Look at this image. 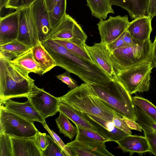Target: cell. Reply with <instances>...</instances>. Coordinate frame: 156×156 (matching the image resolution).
<instances>
[{
  "label": "cell",
  "instance_id": "6da1fadb",
  "mask_svg": "<svg viewBox=\"0 0 156 156\" xmlns=\"http://www.w3.org/2000/svg\"><path fill=\"white\" fill-rule=\"evenodd\" d=\"M41 43L56 66L76 75L85 83L99 84L110 80L111 76L98 65L75 54L53 39L49 38Z\"/></svg>",
  "mask_w": 156,
  "mask_h": 156
},
{
  "label": "cell",
  "instance_id": "7a4b0ae2",
  "mask_svg": "<svg viewBox=\"0 0 156 156\" xmlns=\"http://www.w3.org/2000/svg\"><path fill=\"white\" fill-rule=\"evenodd\" d=\"M58 98L60 102L65 103L78 111L107 121L112 122L114 115H118L85 83Z\"/></svg>",
  "mask_w": 156,
  "mask_h": 156
},
{
  "label": "cell",
  "instance_id": "3957f363",
  "mask_svg": "<svg viewBox=\"0 0 156 156\" xmlns=\"http://www.w3.org/2000/svg\"><path fill=\"white\" fill-rule=\"evenodd\" d=\"M110 80L89 85L95 94L119 116L135 121L137 115L132 97L116 75Z\"/></svg>",
  "mask_w": 156,
  "mask_h": 156
},
{
  "label": "cell",
  "instance_id": "277c9868",
  "mask_svg": "<svg viewBox=\"0 0 156 156\" xmlns=\"http://www.w3.org/2000/svg\"><path fill=\"white\" fill-rule=\"evenodd\" d=\"M34 80L29 74L0 57V102L15 98L27 97Z\"/></svg>",
  "mask_w": 156,
  "mask_h": 156
},
{
  "label": "cell",
  "instance_id": "5b68a950",
  "mask_svg": "<svg viewBox=\"0 0 156 156\" xmlns=\"http://www.w3.org/2000/svg\"><path fill=\"white\" fill-rule=\"evenodd\" d=\"M152 43L150 39L140 44L126 46L110 53L115 73L140 64L151 62Z\"/></svg>",
  "mask_w": 156,
  "mask_h": 156
},
{
  "label": "cell",
  "instance_id": "8992f818",
  "mask_svg": "<svg viewBox=\"0 0 156 156\" xmlns=\"http://www.w3.org/2000/svg\"><path fill=\"white\" fill-rule=\"evenodd\" d=\"M153 68L151 63L142 64L116 73L120 82L130 95L149 90L151 74Z\"/></svg>",
  "mask_w": 156,
  "mask_h": 156
},
{
  "label": "cell",
  "instance_id": "52a82bcc",
  "mask_svg": "<svg viewBox=\"0 0 156 156\" xmlns=\"http://www.w3.org/2000/svg\"><path fill=\"white\" fill-rule=\"evenodd\" d=\"M39 131L34 122L0 107V133L10 136L33 138Z\"/></svg>",
  "mask_w": 156,
  "mask_h": 156
},
{
  "label": "cell",
  "instance_id": "ba28073f",
  "mask_svg": "<svg viewBox=\"0 0 156 156\" xmlns=\"http://www.w3.org/2000/svg\"><path fill=\"white\" fill-rule=\"evenodd\" d=\"M49 38L68 41L83 48L87 36L75 20L66 14L52 30Z\"/></svg>",
  "mask_w": 156,
  "mask_h": 156
},
{
  "label": "cell",
  "instance_id": "9c48e42d",
  "mask_svg": "<svg viewBox=\"0 0 156 156\" xmlns=\"http://www.w3.org/2000/svg\"><path fill=\"white\" fill-rule=\"evenodd\" d=\"M27 98L45 119L58 112L60 102L58 98L51 94L43 88H38L34 83Z\"/></svg>",
  "mask_w": 156,
  "mask_h": 156
},
{
  "label": "cell",
  "instance_id": "30bf717a",
  "mask_svg": "<svg viewBox=\"0 0 156 156\" xmlns=\"http://www.w3.org/2000/svg\"><path fill=\"white\" fill-rule=\"evenodd\" d=\"M18 10L19 23L17 39L31 48L41 42L30 6Z\"/></svg>",
  "mask_w": 156,
  "mask_h": 156
},
{
  "label": "cell",
  "instance_id": "8fae6325",
  "mask_svg": "<svg viewBox=\"0 0 156 156\" xmlns=\"http://www.w3.org/2000/svg\"><path fill=\"white\" fill-rule=\"evenodd\" d=\"M129 22L127 15L110 16L106 20H100L97 24L101 41L106 45L118 38L126 30Z\"/></svg>",
  "mask_w": 156,
  "mask_h": 156
},
{
  "label": "cell",
  "instance_id": "7c38bea8",
  "mask_svg": "<svg viewBox=\"0 0 156 156\" xmlns=\"http://www.w3.org/2000/svg\"><path fill=\"white\" fill-rule=\"evenodd\" d=\"M39 41H45L52 32L48 12L44 0H36L30 5Z\"/></svg>",
  "mask_w": 156,
  "mask_h": 156
},
{
  "label": "cell",
  "instance_id": "4fadbf2b",
  "mask_svg": "<svg viewBox=\"0 0 156 156\" xmlns=\"http://www.w3.org/2000/svg\"><path fill=\"white\" fill-rule=\"evenodd\" d=\"M84 48L92 61L110 76L116 75L110 57V52L106 45L101 42L89 46L85 43Z\"/></svg>",
  "mask_w": 156,
  "mask_h": 156
},
{
  "label": "cell",
  "instance_id": "5bb4252c",
  "mask_svg": "<svg viewBox=\"0 0 156 156\" xmlns=\"http://www.w3.org/2000/svg\"><path fill=\"white\" fill-rule=\"evenodd\" d=\"M104 143L77 141L75 140L66 145L73 156H113L108 151Z\"/></svg>",
  "mask_w": 156,
  "mask_h": 156
},
{
  "label": "cell",
  "instance_id": "9a60e30c",
  "mask_svg": "<svg viewBox=\"0 0 156 156\" xmlns=\"http://www.w3.org/2000/svg\"><path fill=\"white\" fill-rule=\"evenodd\" d=\"M0 106L30 122L37 121L42 124L45 121L28 99L23 103L16 102L10 99L0 103Z\"/></svg>",
  "mask_w": 156,
  "mask_h": 156
},
{
  "label": "cell",
  "instance_id": "2e32d148",
  "mask_svg": "<svg viewBox=\"0 0 156 156\" xmlns=\"http://www.w3.org/2000/svg\"><path fill=\"white\" fill-rule=\"evenodd\" d=\"M83 113L94 126L97 132L104 137L109 139L110 141L116 142L129 135L116 127L112 122L105 120L92 115Z\"/></svg>",
  "mask_w": 156,
  "mask_h": 156
},
{
  "label": "cell",
  "instance_id": "e0dca14e",
  "mask_svg": "<svg viewBox=\"0 0 156 156\" xmlns=\"http://www.w3.org/2000/svg\"><path fill=\"white\" fill-rule=\"evenodd\" d=\"M19 12L18 10L0 19V45L17 39Z\"/></svg>",
  "mask_w": 156,
  "mask_h": 156
},
{
  "label": "cell",
  "instance_id": "ac0fdd59",
  "mask_svg": "<svg viewBox=\"0 0 156 156\" xmlns=\"http://www.w3.org/2000/svg\"><path fill=\"white\" fill-rule=\"evenodd\" d=\"M117 148L121 149L124 152H129L130 156L135 153L140 155L147 152L151 149L148 140L145 136L129 135L117 141Z\"/></svg>",
  "mask_w": 156,
  "mask_h": 156
},
{
  "label": "cell",
  "instance_id": "d6986e66",
  "mask_svg": "<svg viewBox=\"0 0 156 156\" xmlns=\"http://www.w3.org/2000/svg\"><path fill=\"white\" fill-rule=\"evenodd\" d=\"M152 19L147 15L134 19L129 22L126 31L135 40L142 43L150 39Z\"/></svg>",
  "mask_w": 156,
  "mask_h": 156
},
{
  "label": "cell",
  "instance_id": "ffe728a7",
  "mask_svg": "<svg viewBox=\"0 0 156 156\" xmlns=\"http://www.w3.org/2000/svg\"><path fill=\"white\" fill-rule=\"evenodd\" d=\"M13 156H42L33 138L11 136Z\"/></svg>",
  "mask_w": 156,
  "mask_h": 156
},
{
  "label": "cell",
  "instance_id": "44dd1931",
  "mask_svg": "<svg viewBox=\"0 0 156 156\" xmlns=\"http://www.w3.org/2000/svg\"><path fill=\"white\" fill-rule=\"evenodd\" d=\"M136 122L149 142L151 149L150 152L156 156V122L142 110L137 113Z\"/></svg>",
  "mask_w": 156,
  "mask_h": 156
},
{
  "label": "cell",
  "instance_id": "7402d4cb",
  "mask_svg": "<svg viewBox=\"0 0 156 156\" xmlns=\"http://www.w3.org/2000/svg\"><path fill=\"white\" fill-rule=\"evenodd\" d=\"M112 5L119 6L126 10L131 19L146 16L149 0H111Z\"/></svg>",
  "mask_w": 156,
  "mask_h": 156
},
{
  "label": "cell",
  "instance_id": "603a6c76",
  "mask_svg": "<svg viewBox=\"0 0 156 156\" xmlns=\"http://www.w3.org/2000/svg\"><path fill=\"white\" fill-rule=\"evenodd\" d=\"M58 112L63 114L73 122L76 126L97 131L94 126L82 112L71 106L65 103L60 102Z\"/></svg>",
  "mask_w": 156,
  "mask_h": 156
},
{
  "label": "cell",
  "instance_id": "cb8c5ba5",
  "mask_svg": "<svg viewBox=\"0 0 156 156\" xmlns=\"http://www.w3.org/2000/svg\"><path fill=\"white\" fill-rule=\"evenodd\" d=\"M31 48L28 51L10 61V62L16 68L28 74L33 73L43 75L40 66L34 58Z\"/></svg>",
  "mask_w": 156,
  "mask_h": 156
},
{
  "label": "cell",
  "instance_id": "d4e9b609",
  "mask_svg": "<svg viewBox=\"0 0 156 156\" xmlns=\"http://www.w3.org/2000/svg\"><path fill=\"white\" fill-rule=\"evenodd\" d=\"M34 58L40 66L42 75L57 66L55 61L40 42L31 48Z\"/></svg>",
  "mask_w": 156,
  "mask_h": 156
},
{
  "label": "cell",
  "instance_id": "484cf974",
  "mask_svg": "<svg viewBox=\"0 0 156 156\" xmlns=\"http://www.w3.org/2000/svg\"><path fill=\"white\" fill-rule=\"evenodd\" d=\"M31 49L17 39L15 40L0 45V57L10 61Z\"/></svg>",
  "mask_w": 156,
  "mask_h": 156
},
{
  "label": "cell",
  "instance_id": "4316f807",
  "mask_svg": "<svg viewBox=\"0 0 156 156\" xmlns=\"http://www.w3.org/2000/svg\"><path fill=\"white\" fill-rule=\"evenodd\" d=\"M91 14L100 20H105L110 13L114 14L111 0H86Z\"/></svg>",
  "mask_w": 156,
  "mask_h": 156
},
{
  "label": "cell",
  "instance_id": "83f0119b",
  "mask_svg": "<svg viewBox=\"0 0 156 156\" xmlns=\"http://www.w3.org/2000/svg\"><path fill=\"white\" fill-rule=\"evenodd\" d=\"M77 133L75 140L79 141L94 143H104L110 140L104 137L97 131L84 128L76 126Z\"/></svg>",
  "mask_w": 156,
  "mask_h": 156
},
{
  "label": "cell",
  "instance_id": "f1b7e54d",
  "mask_svg": "<svg viewBox=\"0 0 156 156\" xmlns=\"http://www.w3.org/2000/svg\"><path fill=\"white\" fill-rule=\"evenodd\" d=\"M59 112V115L55 120L59 132L71 140L77 135V127L71 124L65 115L62 112Z\"/></svg>",
  "mask_w": 156,
  "mask_h": 156
},
{
  "label": "cell",
  "instance_id": "f546056e",
  "mask_svg": "<svg viewBox=\"0 0 156 156\" xmlns=\"http://www.w3.org/2000/svg\"><path fill=\"white\" fill-rule=\"evenodd\" d=\"M66 0H61L48 12L52 31L59 23L66 13Z\"/></svg>",
  "mask_w": 156,
  "mask_h": 156
},
{
  "label": "cell",
  "instance_id": "4dcf8cb0",
  "mask_svg": "<svg viewBox=\"0 0 156 156\" xmlns=\"http://www.w3.org/2000/svg\"><path fill=\"white\" fill-rule=\"evenodd\" d=\"M132 98L133 103L156 122V107L148 100L142 97L135 96Z\"/></svg>",
  "mask_w": 156,
  "mask_h": 156
},
{
  "label": "cell",
  "instance_id": "1f68e13d",
  "mask_svg": "<svg viewBox=\"0 0 156 156\" xmlns=\"http://www.w3.org/2000/svg\"><path fill=\"white\" fill-rule=\"evenodd\" d=\"M53 40L75 54L85 59L93 62L84 47H81L75 44L65 40Z\"/></svg>",
  "mask_w": 156,
  "mask_h": 156
},
{
  "label": "cell",
  "instance_id": "d6a6232c",
  "mask_svg": "<svg viewBox=\"0 0 156 156\" xmlns=\"http://www.w3.org/2000/svg\"><path fill=\"white\" fill-rule=\"evenodd\" d=\"M47 146L41 152L42 156H65L61 148L48 135H47Z\"/></svg>",
  "mask_w": 156,
  "mask_h": 156
},
{
  "label": "cell",
  "instance_id": "836d02e7",
  "mask_svg": "<svg viewBox=\"0 0 156 156\" xmlns=\"http://www.w3.org/2000/svg\"><path fill=\"white\" fill-rule=\"evenodd\" d=\"M0 156H13L11 136L0 133Z\"/></svg>",
  "mask_w": 156,
  "mask_h": 156
},
{
  "label": "cell",
  "instance_id": "e575fe53",
  "mask_svg": "<svg viewBox=\"0 0 156 156\" xmlns=\"http://www.w3.org/2000/svg\"><path fill=\"white\" fill-rule=\"evenodd\" d=\"M42 125L50 135L56 143L61 148L65 156H72L70 149L64 143L60 137L52 130L51 129L45 121Z\"/></svg>",
  "mask_w": 156,
  "mask_h": 156
},
{
  "label": "cell",
  "instance_id": "d590c367",
  "mask_svg": "<svg viewBox=\"0 0 156 156\" xmlns=\"http://www.w3.org/2000/svg\"><path fill=\"white\" fill-rule=\"evenodd\" d=\"M36 0H8L5 7L16 10L30 6Z\"/></svg>",
  "mask_w": 156,
  "mask_h": 156
},
{
  "label": "cell",
  "instance_id": "8d00e7d4",
  "mask_svg": "<svg viewBox=\"0 0 156 156\" xmlns=\"http://www.w3.org/2000/svg\"><path fill=\"white\" fill-rule=\"evenodd\" d=\"M112 122L116 127L129 135H132V130L126 122V118L122 117L118 114L115 115H114Z\"/></svg>",
  "mask_w": 156,
  "mask_h": 156
},
{
  "label": "cell",
  "instance_id": "74e56055",
  "mask_svg": "<svg viewBox=\"0 0 156 156\" xmlns=\"http://www.w3.org/2000/svg\"><path fill=\"white\" fill-rule=\"evenodd\" d=\"M71 73L66 71L65 73L56 76L57 78L66 84L71 90L78 86L77 82L70 76Z\"/></svg>",
  "mask_w": 156,
  "mask_h": 156
},
{
  "label": "cell",
  "instance_id": "f35d334b",
  "mask_svg": "<svg viewBox=\"0 0 156 156\" xmlns=\"http://www.w3.org/2000/svg\"><path fill=\"white\" fill-rule=\"evenodd\" d=\"M47 135L45 133L38 131L33 138L36 145L41 152L47 146Z\"/></svg>",
  "mask_w": 156,
  "mask_h": 156
},
{
  "label": "cell",
  "instance_id": "ab89813d",
  "mask_svg": "<svg viewBox=\"0 0 156 156\" xmlns=\"http://www.w3.org/2000/svg\"><path fill=\"white\" fill-rule=\"evenodd\" d=\"M124 32L115 41L106 45L110 53L116 49L126 46L123 39Z\"/></svg>",
  "mask_w": 156,
  "mask_h": 156
},
{
  "label": "cell",
  "instance_id": "60d3db41",
  "mask_svg": "<svg viewBox=\"0 0 156 156\" xmlns=\"http://www.w3.org/2000/svg\"><path fill=\"white\" fill-rule=\"evenodd\" d=\"M123 39L126 46H135L140 44L143 43H140L136 41L126 30L124 32Z\"/></svg>",
  "mask_w": 156,
  "mask_h": 156
},
{
  "label": "cell",
  "instance_id": "b9f144b4",
  "mask_svg": "<svg viewBox=\"0 0 156 156\" xmlns=\"http://www.w3.org/2000/svg\"><path fill=\"white\" fill-rule=\"evenodd\" d=\"M147 14L152 18L156 16V0H149Z\"/></svg>",
  "mask_w": 156,
  "mask_h": 156
},
{
  "label": "cell",
  "instance_id": "7bdbcfd3",
  "mask_svg": "<svg viewBox=\"0 0 156 156\" xmlns=\"http://www.w3.org/2000/svg\"><path fill=\"white\" fill-rule=\"evenodd\" d=\"M151 63L154 67H156V36L152 43V52Z\"/></svg>",
  "mask_w": 156,
  "mask_h": 156
},
{
  "label": "cell",
  "instance_id": "ee69618b",
  "mask_svg": "<svg viewBox=\"0 0 156 156\" xmlns=\"http://www.w3.org/2000/svg\"><path fill=\"white\" fill-rule=\"evenodd\" d=\"M61 0H44L48 12L53 9Z\"/></svg>",
  "mask_w": 156,
  "mask_h": 156
},
{
  "label": "cell",
  "instance_id": "f6af8a7d",
  "mask_svg": "<svg viewBox=\"0 0 156 156\" xmlns=\"http://www.w3.org/2000/svg\"><path fill=\"white\" fill-rule=\"evenodd\" d=\"M8 0H0V10L4 7H5Z\"/></svg>",
  "mask_w": 156,
  "mask_h": 156
}]
</instances>
